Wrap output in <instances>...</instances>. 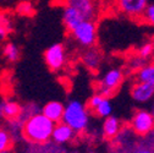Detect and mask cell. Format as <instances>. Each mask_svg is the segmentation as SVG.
<instances>
[{"label":"cell","instance_id":"obj_10","mask_svg":"<svg viewBox=\"0 0 154 153\" xmlns=\"http://www.w3.org/2000/svg\"><path fill=\"white\" fill-rule=\"evenodd\" d=\"M66 5H71V6L76 8L83 15L85 20L94 21L97 10H95V6L92 0H66Z\"/></svg>","mask_w":154,"mask_h":153},{"label":"cell","instance_id":"obj_21","mask_svg":"<svg viewBox=\"0 0 154 153\" xmlns=\"http://www.w3.org/2000/svg\"><path fill=\"white\" fill-rule=\"evenodd\" d=\"M137 56L141 59H143L144 61L149 60L152 56L154 55V48H153V44L152 42H148V43H144L143 45H141L137 50Z\"/></svg>","mask_w":154,"mask_h":153},{"label":"cell","instance_id":"obj_15","mask_svg":"<svg viewBox=\"0 0 154 153\" xmlns=\"http://www.w3.org/2000/svg\"><path fill=\"white\" fill-rule=\"evenodd\" d=\"M136 79L140 82L154 85V61L144 64L136 71Z\"/></svg>","mask_w":154,"mask_h":153},{"label":"cell","instance_id":"obj_12","mask_svg":"<svg viewBox=\"0 0 154 153\" xmlns=\"http://www.w3.org/2000/svg\"><path fill=\"white\" fill-rule=\"evenodd\" d=\"M73 133H75V130L71 126H69L64 121H60V123H56L55 124L51 139L56 143H65V142L72 140Z\"/></svg>","mask_w":154,"mask_h":153},{"label":"cell","instance_id":"obj_8","mask_svg":"<svg viewBox=\"0 0 154 153\" xmlns=\"http://www.w3.org/2000/svg\"><path fill=\"white\" fill-rule=\"evenodd\" d=\"M131 97L137 103H147L154 98V85L137 81L131 88Z\"/></svg>","mask_w":154,"mask_h":153},{"label":"cell","instance_id":"obj_27","mask_svg":"<svg viewBox=\"0 0 154 153\" xmlns=\"http://www.w3.org/2000/svg\"><path fill=\"white\" fill-rule=\"evenodd\" d=\"M150 42H152V44H153V48H154V36H153V38H152V41H150Z\"/></svg>","mask_w":154,"mask_h":153},{"label":"cell","instance_id":"obj_17","mask_svg":"<svg viewBox=\"0 0 154 153\" xmlns=\"http://www.w3.org/2000/svg\"><path fill=\"white\" fill-rule=\"evenodd\" d=\"M12 30V22L8 14L0 12V41H4Z\"/></svg>","mask_w":154,"mask_h":153},{"label":"cell","instance_id":"obj_26","mask_svg":"<svg viewBox=\"0 0 154 153\" xmlns=\"http://www.w3.org/2000/svg\"><path fill=\"white\" fill-rule=\"evenodd\" d=\"M0 153H10V152H9V149H5V151H2Z\"/></svg>","mask_w":154,"mask_h":153},{"label":"cell","instance_id":"obj_28","mask_svg":"<svg viewBox=\"0 0 154 153\" xmlns=\"http://www.w3.org/2000/svg\"><path fill=\"white\" fill-rule=\"evenodd\" d=\"M152 114H153V117H154V105H153V109H152Z\"/></svg>","mask_w":154,"mask_h":153},{"label":"cell","instance_id":"obj_5","mask_svg":"<svg viewBox=\"0 0 154 153\" xmlns=\"http://www.w3.org/2000/svg\"><path fill=\"white\" fill-rule=\"evenodd\" d=\"M148 5V0H116L119 11L133 20H142Z\"/></svg>","mask_w":154,"mask_h":153},{"label":"cell","instance_id":"obj_25","mask_svg":"<svg viewBox=\"0 0 154 153\" xmlns=\"http://www.w3.org/2000/svg\"><path fill=\"white\" fill-rule=\"evenodd\" d=\"M136 153H153V152L149 151V149H140V151H137Z\"/></svg>","mask_w":154,"mask_h":153},{"label":"cell","instance_id":"obj_20","mask_svg":"<svg viewBox=\"0 0 154 153\" xmlns=\"http://www.w3.org/2000/svg\"><path fill=\"white\" fill-rule=\"evenodd\" d=\"M16 12L20 16H25V17H31L35 14V9L34 5L28 2V0H23V2H20L16 6Z\"/></svg>","mask_w":154,"mask_h":153},{"label":"cell","instance_id":"obj_19","mask_svg":"<svg viewBox=\"0 0 154 153\" xmlns=\"http://www.w3.org/2000/svg\"><path fill=\"white\" fill-rule=\"evenodd\" d=\"M94 113L97 114L98 117L104 118V119L108 118V117H110L111 114H112V104L110 102V98L109 97H104L103 101H102V103L99 104V107L97 109H95Z\"/></svg>","mask_w":154,"mask_h":153},{"label":"cell","instance_id":"obj_18","mask_svg":"<svg viewBox=\"0 0 154 153\" xmlns=\"http://www.w3.org/2000/svg\"><path fill=\"white\" fill-rule=\"evenodd\" d=\"M3 54L4 56L11 63H15L20 59V49L14 43H8L4 45V49H3Z\"/></svg>","mask_w":154,"mask_h":153},{"label":"cell","instance_id":"obj_1","mask_svg":"<svg viewBox=\"0 0 154 153\" xmlns=\"http://www.w3.org/2000/svg\"><path fill=\"white\" fill-rule=\"evenodd\" d=\"M54 127L55 123L47 118L43 113L34 114L26 120L23 126V135L29 142L44 143L53 136Z\"/></svg>","mask_w":154,"mask_h":153},{"label":"cell","instance_id":"obj_29","mask_svg":"<svg viewBox=\"0 0 154 153\" xmlns=\"http://www.w3.org/2000/svg\"><path fill=\"white\" fill-rule=\"evenodd\" d=\"M89 153H95V152H89Z\"/></svg>","mask_w":154,"mask_h":153},{"label":"cell","instance_id":"obj_16","mask_svg":"<svg viewBox=\"0 0 154 153\" xmlns=\"http://www.w3.org/2000/svg\"><path fill=\"white\" fill-rule=\"evenodd\" d=\"M0 111L8 119H15L21 114V107L16 102H4L0 105Z\"/></svg>","mask_w":154,"mask_h":153},{"label":"cell","instance_id":"obj_24","mask_svg":"<svg viewBox=\"0 0 154 153\" xmlns=\"http://www.w3.org/2000/svg\"><path fill=\"white\" fill-rule=\"evenodd\" d=\"M10 147V136L5 130H0V152L9 149Z\"/></svg>","mask_w":154,"mask_h":153},{"label":"cell","instance_id":"obj_3","mask_svg":"<svg viewBox=\"0 0 154 153\" xmlns=\"http://www.w3.org/2000/svg\"><path fill=\"white\" fill-rule=\"evenodd\" d=\"M71 34L80 45L91 48L97 42V25L93 20H85L71 31Z\"/></svg>","mask_w":154,"mask_h":153},{"label":"cell","instance_id":"obj_22","mask_svg":"<svg viewBox=\"0 0 154 153\" xmlns=\"http://www.w3.org/2000/svg\"><path fill=\"white\" fill-rule=\"evenodd\" d=\"M141 21H143L148 26L154 27V3L148 5V8H147V10H146V12H144Z\"/></svg>","mask_w":154,"mask_h":153},{"label":"cell","instance_id":"obj_4","mask_svg":"<svg viewBox=\"0 0 154 153\" xmlns=\"http://www.w3.org/2000/svg\"><path fill=\"white\" fill-rule=\"evenodd\" d=\"M124 80V73L120 69H111L109 70L99 81L98 92L103 94L104 97H110L111 94L115 93L121 85Z\"/></svg>","mask_w":154,"mask_h":153},{"label":"cell","instance_id":"obj_2","mask_svg":"<svg viewBox=\"0 0 154 153\" xmlns=\"http://www.w3.org/2000/svg\"><path fill=\"white\" fill-rule=\"evenodd\" d=\"M65 124L71 126L75 132L83 131L88 125V111L87 108L79 101H71L65 107L63 120Z\"/></svg>","mask_w":154,"mask_h":153},{"label":"cell","instance_id":"obj_6","mask_svg":"<svg viewBox=\"0 0 154 153\" xmlns=\"http://www.w3.org/2000/svg\"><path fill=\"white\" fill-rule=\"evenodd\" d=\"M131 127L138 135H147L154 129V117L152 111L138 110L131 119Z\"/></svg>","mask_w":154,"mask_h":153},{"label":"cell","instance_id":"obj_7","mask_svg":"<svg viewBox=\"0 0 154 153\" xmlns=\"http://www.w3.org/2000/svg\"><path fill=\"white\" fill-rule=\"evenodd\" d=\"M44 60L48 67L53 71L60 70L65 64V49L60 43H55L50 45L44 52Z\"/></svg>","mask_w":154,"mask_h":153},{"label":"cell","instance_id":"obj_23","mask_svg":"<svg viewBox=\"0 0 154 153\" xmlns=\"http://www.w3.org/2000/svg\"><path fill=\"white\" fill-rule=\"evenodd\" d=\"M104 98V95L100 94V93H97V94H93L92 97L88 99V103H87V108L92 111H95V109H97L99 107V104L102 103Z\"/></svg>","mask_w":154,"mask_h":153},{"label":"cell","instance_id":"obj_14","mask_svg":"<svg viewBox=\"0 0 154 153\" xmlns=\"http://www.w3.org/2000/svg\"><path fill=\"white\" fill-rule=\"evenodd\" d=\"M120 120L116 118V117H108L105 118L104 120V124H103V135L106 137V139H114L115 136L119 135L120 132Z\"/></svg>","mask_w":154,"mask_h":153},{"label":"cell","instance_id":"obj_9","mask_svg":"<svg viewBox=\"0 0 154 153\" xmlns=\"http://www.w3.org/2000/svg\"><path fill=\"white\" fill-rule=\"evenodd\" d=\"M63 21H64L66 30L71 32L77 25L85 21V17L76 8L71 5H66L64 9V14H63Z\"/></svg>","mask_w":154,"mask_h":153},{"label":"cell","instance_id":"obj_11","mask_svg":"<svg viewBox=\"0 0 154 153\" xmlns=\"http://www.w3.org/2000/svg\"><path fill=\"white\" fill-rule=\"evenodd\" d=\"M64 111H65V107L63 103L57 102V101H51V102H48L43 109H42V113L47 118H49L51 121H54L55 124L56 123H60L63 120V117H64Z\"/></svg>","mask_w":154,"mask_h":153},{"label":"cell","instance_id":"obj_13","mask_svg":"<svg viewBox=\"0 0 154 153\" xmlns=\"http://www.w3.org/2000/svg\"><path fill=\"white\" fill-rule=\"evenodd\" d=\"M82 61L83 64L91 69V70H97L102 63V54L98 49H95L93 47L88 48V50L83 54L82 56Z\"/></svg>","mask_w":154,"mask_h":153}]
</instances>
